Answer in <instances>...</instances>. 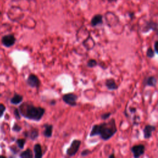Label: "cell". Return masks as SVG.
<instances>
[{
  "mask_svg": "<svg viewBox=\"0 0 158 158\" xmlns=\"http://www.w3.org/2000/svg\"><path fill=\"white\" fill-rule=\"evenodd\" d=\"M117 132L116 121L114 119H111L107 122L94 125L90 133V137L100 136L101 140L107 141L113 137Z\"/></svg>",
  "mask_w": 158,
  "mask_h": 158,
  "instance_id": "cell-1",
  "label": "cell"
},
{
  "mask_svg": "<svg viewBox=\"0 0 158 158\" xmlns=\"http://www.w3.org/2000/svg\"><path fill=\"white\" fill-rule=\"evenodd\" d=\"M19 111L20 115L26 119L37 122L40 121L45 113V109L43 107L35 106L28 102L20 104Z\"/></svg>",
  "mask_w": 158,
  "mask_h": 158,
  "instance_id": "cell-2",
  "label": "cell"
},
{
  "mask_svg": "<svg viewBox=\"0 0 158 158\" xmlns=\"http://www.w3.org/2000/svg\"><path fill=\"white\" fill-rule=\"evenodd\" d=\"M82 142L79 140H74L69 148H67L66 150V154L67 156H69V157H72L74 156L78 152L79 148L80 147Z\"/></svg>",
  "mask_w": 158,
  "mask_h": 158,
  "instance_id": "cell-3",
  "label": "cell"
},
{
  "mask_svg": "<svg viewBox=\"0 0 158 158\" xmlns=\"http://www.w3.org/2000/svg\"><path fill=\"white\" fill-rule=\"evenodd\" d=\"M62 101L67 104L71 106H76L78 96L74 93H67L62 96Z\"/></svg>",
  "mask_w": 158,
  "mask_h": 158,
  "instance_id": "cell-4",
  "label": "cell"
},
{
  "mask_svg": "<svg viewBox=\"0 0 158 158\" xmlns=\"http://www.w3.org/2000/svg\"><path fill=\"white\" fill-rule=\"evenodd\" d=\"M135 158H138L145 154V147L143 145H137L132 146L130 149Z\"/></svg>",
  "mask_w": 158,
  "mask_h": 158,
  "instance_id": "cell-5",
  "label": "cell"
},
{
  "mask_svg": "<svg viewBox=\"0 0 158 158\" xmlns=\"http://www.w3.org/2000/svg\"><path fill=\"white\" fill-rule=\"evenodd\" d=\"M27 85L31 88H38L40 86V81L38 77L33 74H30L26 81Z\"/></svg>",
  "mask_w": 158,
  "mask_h": 158,
  "instance_id": "cell-6",
  "label": "cell"
},
{
  "mask_svg": "<svg viewBox=\"0 0 158 158\" xmlns=\"http://www.w3.org/2000/svg\"><path fill=\"white\" fill-rule=\"evenodd\" d=\"M16 39L13 34H9L3 37L2 41L5 47L9 48L14 44Z\"/></svg>",
  "mask_w": 158,
  "mask_h": 158,
  "instance_id": "cell-7",
  "label": "cell"
},
{
  "mask_svg": "<svg viewBox=\"0 0 158 158\" xmlns=\"http://www.w3.org/2000/svg\"><path fill=\"white\" fill-rule=\"evenodd\" d=\"M151 30L157 31V24L156 23V22H153V21L147 22L145 24V25L143 27L142 32L144 33H146Z\"/></svg>",
  "mask_w": 158,
  "mask_h": 158,
  "instance_id": "cell-8",
  "label": "cell"
},
{
  "mask_svg": "<svg viewBox=\"0 0 158 158\" xmlns=\"http://www.w3.org/2000/svg\"><path fill=\"white\" fill-rule=\"evenodd\" d=\"M24 135L26 138H29L32 140H35L39 137L38 130L35 128H33L29 131L24 132Z\"/></svg>",
  "mask_w": 158,
  "mask_h": 158,
  "instance_id": "cell-9",
  "label": "cell"
},
{
  "mask_svg": "<svg viewBox=\"0 0 158 158\" xmlns=\"http://www.w3.org/2000/svg\"><path fill=\"white\" fill-rule=\"evenodd\" d=\"M156 130V127L152 125H146L143 128V136L145 139H149L152 136V133Z\"/></svg>",
  "mask_w": 158,
  "mask_h": 158,
  "instance_id": "cell-10",
  "label": "cell"
},
{
  "mask_svg": "<svg viewBox=\"0 0 158 158\" xmlns=\"http://www.w3.org/2000/svg\"><path fill=\"white\" fill-rule=\"evenodd\" d=\"M44 130L43 132V136L46 138L50 139L52 137L53 135V125L51 124H45L43 125Z\"/></svg>",
  "mask_w": 158,
  "mask_h": 158,
  "instance_id": "cell-11",
  "label": "cell"
},
{
  "mask_svg": "<svg viewBox=\"0 0 158 158\" xmlns=\"http://www.w3.org/2000/svg\"><path fill=\"white\" fill-rule=\"evenodd\" d=\"M103 16L100 14L95 15L91 20V25L92 27H97L99 25L103 24Z\"/></svg>",
  "mask_w": 158,
  "mask_h": 158,
  "instance_id": "cell-12",
  "label": "cell"
},
{
  "mask_svg": "<svg viewBox=\"0 0 158 158\" xmlns=\"http://www.w3.org/2000/svg\"><path fill=\"white\" fill-rule=\"evenodd\" d=\"M157 79L154 76H149L147 78H145L143 81V85L145 86H151L155 87L157 85Z\"/></svg>",
  "mask_w": 158,
  "mask_h": 158,
  "instance_id": "cell-13",
  "label": "cell"
},
{
  "mask_svg": "<svg viewBox=\"0 0 158 158\" xmlns=\"http://www.w3.org/2000/svg\"><path fill=\"white\" fill-rule=\"evenodd\" d=\"M105 86L109 90H116L118 88V86L114 79H107L105 82Z\"/></svg>",
  "mask_w": 158,
  "mask_h": 158,
  "instance_id": "cell-14",
  "label": "cell"
},
{
  "mask_svg": "<svg viewBox=\"0 0 158 158\" xmlns=\"http://www.w3.org/2000/svg\"><path fill=\"white\" fill-rule=\"evenodd\" d=\"M33 151L35 158H41L43 156L41 146L40 144H36L33 147Z\"/></svg>",
  "mask_w": 158,
  "mask_h": 158,
  "instance_id": "cell-15",
  "label": "cell"
},
{
  "mask_svg": "<svg viewBox=\"0 0 158 158\" xmlns=\"http://www.w3.org/2000/svg\"><path fill=\"white\" fill-rule=\"evenodd\" d=\"M23 101V97L16 93L14 96L11 99V103L12 104H19Z\"/></svg>",
  "mask_w": 158,
  "mask_h": 158,
  "instance_id": "cell-16",
  "label": "cell"
},
{
  "mask_svg": "<svg viewBox=\"0 0 158 158\" xmlns=\"http://www.w3.org/2000/svg\"><path fill=\"white\" fill-rule=\"evenodd\" d=\"M20 157L21 158H32L33 157V154L30 149H27L20 153Z\"/></svg>",
  "mask_w": 158,
  "mask_h": 158,
  "instance_id": "cell-17",
  "label": "cell"
},
{
  "mask_svg": "<svg viewBox=\"0 0 158 158\" xmlns=\"http://www.w3.org/2000/svg\"><path fill=\"white\" fill-rule=\"evenodd\" d=\"M86 65L90 68H93V67L98 65V62L94 59H91L88 61Z\"/></svg>",
  "mask_w": 158,
  "mask_h": 158,
  "instance_id": "cell-18",
  "label": "cell"
},
{
  "mask_svg": "<svg viewBox=\"0 0 158 158\" xmlns=\"http://www.w3.org/2000/svg\"><path fill=\"white\" fill-rule=\"evenodd\" d=\"M26 142V140L25 139H18L16 141V143H17L18 147L22 149L24 148Z\"/></svg>",
  "mask_w": 158,
  "mask_h": 158,
  "instance_id": "cell-19",
  "label": "cell"
},
{
  "mask_svg": "<svg viewBox=\"0 0 158 158\" xmlns=\"http://www.w3.org/2000/svg\"><path fill=\"white\" fill-rule=\"evenodd\" d=\"M155 56V52L151 48H148L147 51H146V56L150 59L153 58Z\"/></svg>",
  "mask_w": 158,
  "mask_h": 158,
  "instance_id": "cell-20",
  "label": "cell"
},
{
  "mask_svg": "<svg viewBox=\"0 0 158 158\" xmlns=\"http://www.w3.org/2000/svg\"><path fill=\"white\" fill-rule=\"evenodd\" d=\"M5 111H6L5 106L3 104H0V118L3 116V114Z\"/></svg>",
  "mask_w": 158,
  "mask_h": 158,
  "instance_id": "cell-21",
  "label": "cell"
},
{
  "mask_svg": "<svg viewBox=\"0 0 158 158\" xmlns=\"http://www.w3.org/2000/svg\"><path fill=\"white\" fill-rule=\"evenodd\" d=\"M21 130H22V127H21L20 125H18L17 124H16V123H15V124H14V125H13V127H12V130H13L14 132H20Z\"/></svg>",
  "mask_w": 158,
  "mask_h": 158,
  "instance_id": "cell-22",
  "label": "cell"
},
{
  "mask_svg": "<svg viewBox=\"0 0 158 158\" xmlns=\"http://www.w3.org/2000/svg\"><path fill=\"white\" fill-rule=\"evenodd\" d=\"M111 116V112H107V113H104L101 116V118L103 120H106L109 119Z\"/></svg>",
  "mask_w": 158,
  "mask_h": 158,
  "instance_id": "cell-23",
  "label": "cell"
},
{
  "mask_svg": "<svg viewBox=\"0 0 158 158\" xmlns=\"http://www.w3.org/2000/svg\"><path fill=\"white\" fill-rule=\"evenodd\" d=\"M92 151H90L89 149H84L83 151H82L81 152V156L82 157H85V156H87L88 155H89L90 154H91Z\"/></svg>",
  "mask_w": 158,
  "mask_h": 158,
  "instance_id": "cell-24",
  "label": "cell"
},
{
  "mask_svg": "<svg viewBox=\"0 0 158 158\" xmlns=\"http://www.w3.org/2000/svg\"><path fill=\"white\" fill-rule=\"evenodd\" d=\"M14 116L17 119H19V120L20 119V114L19 111L18 109H16L14 110Z\"/></svg>",
  "mask_w": 158,
  "mask_h": 158,
  "instance_id": "cell-25",
  "label": "cell"
},
{
  "mask_svg": "<svg viewBox=\"0 0 158 158\" xmlns=\"http://www.w3.org/2000/svg\"><path fill=\"white\" fill-rule=\"evenodd\" d=\"M157 41H156L154 44V51L155 52V53L157 54Z\"/></svg>",
  "mask_w": 158,
  "mask_h": 158,
  "instance_id": "cell-26",
  "label": "cell"
},
{
  "mask_svg": "<svg viewBox=\"0 0 158 158\" xmlns=\"http://www.w3.org/2000/svg\"><path fill=\"white\" fill-rule=\"evenodd\" d=\"M128 14H129V16H130V18L132 19H133V17H134V13H133V12H130Z\"/></svg>",
  "mask_w": 158,
  "mask_h": 158,
  "instance_id": "cell-27",
  "label": "cell"
},
{
  "mask_svg": "<svg viewBox=\"0 0 158 158\" xmlns=\"http://www.w3.org/2000/svg\"><path fill=\"white\" fill-rule=\"evenodd\" d=\"M117 1H118V0H107V2H108L109 3H113V2H116Z\"/></svg>",
  "mask_w": 158,
  "mask_h": 158,
  "instance_id": "cell-28",
  "label": "cell"
},
{
  "mask_svg": "<svg viewBox=\"0 0 158 158\" xmlns=\"http://www.w3.org/2000/svg\"><path fill=\"white\" fill-rule=\"evenodd\" d=\"M108 157H109V158H111V157H114V153H112V154L109 155Z\"/></svg>",
  "mask_w": 158,
  "mask_h": 158,
  "instance_id": "cell-29",
  "label": "cell"
},
{
  "mask_svg": "<svg viewBox=\"0 0 158 158\" xmlns=\"http://www.w3.org/2000/svg\"><path fill=\"white\" fill-rule=\"evenodd\" d=\"M55 103H56V101H55L54 100H53V101L50 103V104H51V105H54Z\"/></svg>",
  "mask_w": 158,
  "mask_h": 158,
  "instance_id": "cell-30",
  "label": "cell"
},
{
  "mask_svg": "<svg viewBox=\"0 0 158 158\" xmlns=\"http://www.w3.org/2000/svg\"><path fill=\"white\" fill-rule=\"evenodd\" d=\"M0 157H5L3 156H0Z\"/></svg>",
  "mask_w": 158,
  "mask_h": 158,
  "instance_id": "cell-31",
  "label": "cell"
},
{
  "mask_svg": "<svg viewBox=\"0 0 158 158\" xmlns=\"http://www.w3.org/2000/svg\"><path fill=\"white\" fill-rule=\"evenodd\" d=\"M2 16V12L0 11V16Z\"/></svg>",
  "mask_w": 158,
  "mask_h": 158,
  "instance_id": "cell-32",
  "label": "cell"
}]
</instances>
